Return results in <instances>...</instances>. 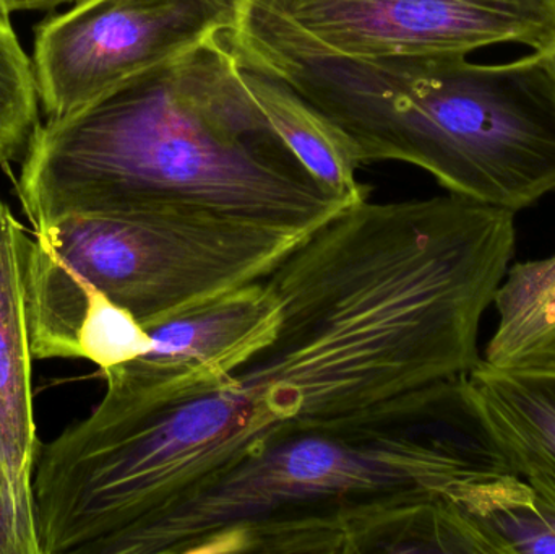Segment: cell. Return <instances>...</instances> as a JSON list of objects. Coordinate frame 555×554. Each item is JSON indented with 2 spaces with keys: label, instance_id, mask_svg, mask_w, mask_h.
<instances>
[{
  "label": "cell",
  "instance_id": "1",
  "mask_svg": "<svg viewBox=\"0 0 555 554\" xmlns=\"http://www.w3.org/2000/svg\"><path fill=\"white\" fill-rule=\"evenodd\" d=\"M515 240L514 211L459 194L348 205L266 276L275 332L223 381L152 402L103 399L39 448V536L54 553L109 554L278 433L468 374Z\"/></svg>",
  "mask_w": 555,
  "mask_h": 554
},
{
  "label": "cell",
  "instance_id": "2",
  "mask_svg": "<svg viewBox=\"0 0 555 554\" xmlns=\"http://www.w3.org/2000/svg\"><path fill=\"white\" fill-rule=\"evenodd\" d=\"M518 475L468 374L284 429L111 554L440 553L459 488Z\"/></svg>",
  "mask_w": 555,
  "mask_h": 554
},
{
  "label": "cell",
  "instance_id": "3",
  "mask_svg": "<svg viewBox=\"0 0 555 554\" xmlns=\"http://www.w3.org/2000/svg\"><path fill=\"white\" fill-rule=\"evenodd\" d=\"M18 189L35 228L153 215L309 236L352 205L278 136L231 31L38 126Z\"/></svg>",
  "mask_w": 555,
  "mask_h": 554
},
{
  "label": "cell",
  "instance_id": "4",
  "mask_svg": "<svg viewBox=\"0 0 555 554\" xmlns=\"http://www.w3.org/2000/svg\"><path fill=\"white\" fill-rule=\"evenodd\" d=\"M358 145L362 165L420 166L452 194L514 211L555 191V75L544 52L254 55Z\"/></svg>",
  "mask_w": 555,
  "mask_h": 554
},
{
  "label": "cell",
  "instance_id": "5",
  "mask_svg": "<svg viewBox=\"0 0 555 554\" xmlns=\"http://www.w3.org/2000/svg\"><path fill=\"white\" fill-rule=\"evenodd\" d=\"M307 236L153 215H68L36 228L25 266L35 360L78 358L88 299L143 327L266 279Z\"/></svg>",
  "mask_w": 555,
  "mask_h": 554
},
{
  "label": "cell",
  "instance_id": "6",
  "mask_svg": "<svg viewBox=\"0 0 555 554\" xmlns=\"http://www.w3.org/2000/svg\"><path fill=\"white\" fill-rule=\"evenodd\" d=\"M231 39L247 55L469 54L555 42V0H231Z\"/></svg>",
  "mask_w": 555,
  "mask_h": 554
},
{
  "label": "cell",
  "instance_id": "7",
  "mask_svg": "<svg viewBox=\"0 0 555 554\" xmlns=\"http://www.w3.org/2000/svg\"><path fill=\"white\" fill-rule=\"evenodd\" d=\"M233 29L231 0H77L36 26L33 74L49 119Z\"/></svg>",
  "mask_w": 555,
  "mask_h": 554
},
{
  "label": "cell",
  "instance_id": "8",
  "mask_svg": "<svg viewBox=\"0 0 555 554\" xmlns=\"http://www.w3.org/2000/svg\"><path fill=\"white\" fill-rule=\"evenodd\" d=\"M278 319L280 302L262 279L149 325L146 353L101 371L103 399L152 402L207 389L262 347Z\"/></svg>",
  "mask_w": 555,
  "mask_h": 554
},
{
  "label": "cell",
  "instance_id": "9",
  "mask_svg": "<svg viewBox=\"0 0 555 554\" xmlns=\"http://www.w3.org/2000/svg\"><path fill=\"white\" fill-rule=\"evenodd\" d=\"M28 234L0 202V471L20 529L39 554L33 477L39 445L33 407L31 361L25 306Z\"/></svg>",
  "mask_w": 555,
  "mask_h": 554
},
{
  "label": "cell",
  "instance_id": "10",
  "mask_svg": "<svg viewBox=\"0 0 555 554\" xmlns=\"http://www.w3.org/2000/svg\"><path fill=\"white\" fill-rule=\"evenodd\" d=\"M518 477L555 503V374L495 370L468 373Z\"/></svg>",
  "mask_w": 555,
  "mask_h": 554
},
{
  "label": "cell",
  "instance_id": "11",
  "mask_svg": "<svg viewBox=\"0 0 555 554\" xmlns=\"http://www.w3.org/2000/svg\"><path fill=\"white\" fill-rule=\"evenodd\" d=\"M240 57L254 98L291 152L317 179L351 204L365 201L367 188L356 179L362 159L354 140L276 72L241 52Z\"/></svg>",
  "mask_w": 555,
  "mask_h": 554
},
{
  "label": "cell",
  "instance_id": "12",
  "mask_svg": "<svg viewBox=\"0 0 555 554\" xmlns=\"http://www.w3.org/2000/svg\"><path fill=\"white\" fill-rule=\"evenodd\" d=\"M494 305L498 331L482 361L495 370L555 374V256L508 269Z\"/></svg>",
  "mask_w": 555,
  "mask_h": 554
},
{
  "label": "cell",
  "instance_id": "13",
  "mask_svg": "<svg viewBox=\"0 0 555 554\" xmlns=\"http://www.w3.org/2000/svg\"><path fill=\"white\" fill-rule=\"evenodd\" d=\"M452 503L495 554H555V503L518 475L466 485Z\"/></svg>",
  "mask_w": 555,
  "mask_h": 554
},
{
  "label": "cell",
  "instance_id": "14",
  "mask_svg": "<svg viewBox=\"0 0 555 554\" xmlns=\"http://www.w3.org/2000/svg\"><path fill=\"white\" fill-rule=\"evenodd\" d=\"M38 103L31 59L0 12V165L26 152L39 126Z\"/></svg>",
  "mask_w": 555,
  "mask_h": 554
},
{
  "label": "cell",
  "instance_id": "15",
  "mask_svg": "<svg viewBox=\"0 0 555 554\" xmlns=\"http://www.w3.org/2000/svg\"><path fill=\"white\" fill-rule=\"evenodd\" d=\"M149 347V332L129 311L101 295L88 299L78 334V358L104 371L135 360Z\"/></svg>",
  "mask_w": 555,
  "mask_h": 554
},
{
  "label": "cell",
  "instance_id": "16",
  "mask_svg": "<svg viewBox=\"0 0 555 554\" xmlns=\"http://www.w3.org/2000/svg\"><path fill=\"white\" fill-rule=\"evenodd\" d=\"M0 554H35L20 529L2 471H0Z\"/></svg>",
  "mask_w": 555,
  "mask_h": 554
},
{
  "label": "cell",
  "instance_id": "17",
  "mask_svg": "<svg viewBox=\"0 0 555 554\" xmlns=\"http://www.w3.org/2000/svg\"><path fill=\"white\" fill-rule=\"evenodd\" d=\"M77 0H0V12H18V10H48Z\"/></svg>",
  "mask_w": 555,
  "mask_h": 554
},
{
  "label": "cell",
  "instance_id": "18",
  "mask_svg": "<svg viewBox=\"0 0 555 554\" xmlns=\"http://www.w3.org/2000/svg\"><path fill=\"white\" fill-rule=\"evenodd\" d=\"M546 54L547 61H550L551 68H553L554 75H555V42L554 44H551L550 48L546 49V51H541Z\"/></svg>",
  "mask_w": 555,
  "mask_h": 554
}]
</instances>
